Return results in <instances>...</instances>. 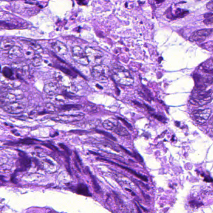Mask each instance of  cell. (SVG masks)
Instances as JSON below:
<instances>
[{
	"mask_svg": "<svg viewBox=\"0 0 213 213\" xmlns=\"http://www.w3.org/2000/svg\"><path fill=\"white\" fill-rule=\"evenodd\" d=\"M212 90L195 88L190 98V102L193 105L202 106L209 103L212 100Z\"/></svg>",
	"mask_w": 213,
	"mask_h": 213,
	"instance_id": "cell-1",
	"label": "cell"
},
{
	"mask_svg": "<svg viewBox=\"0 0 213 213\" xmlns=\"http://www.w3.org/2000/svg\"><path fill=\"white\" fill-rule=\"evenodd\" d=\"M112 78L120 84L130 86L133 82V80L129 72L122 67L117 69L112 74Z\"/></svg>",
	"mask_w": 213,
	"mask_h": 213,
	"instance_id": "cell-2",
	"label": "cell"
},
{
	"mask_svg": "<svg viewBox=\"0 0 213 213\" xmlns=\"http://www.w3.org/2000/svg\"><path fill=\"white\" fill-rule=\"evenodd\" d=\"M111 74L109 67L106 65H96L93 66L91 74L95 80L98 81H103L107 80Z\"/></svg>",
	"mask_w": 213,
	"mask_h": 213,
	"instance_id": "cell-3",
	"label": "cell"
},
{
	"mask_svg": "<svg viewBox=\"0 0 213 213\" xmlns=\"http://www.w3.org/2000/svg\"><path fill=\"white\" fill-rule=\"evenodd\" d=\"M85 51L89 63H91L93 66L102 64L103 57L102 52L88 46L86 47Z\"/></svg>",
	"mask_w": 213,
	"mask_h": 213,
	"instance_id": "cell-4",
	"label": "cell"
},
{
	"mask_svg": "<svg viewBox=\"0 0 213 213\" xmlns=\"http://www.w3.org/2000/svg\"><path fill=\"white\" fill-rule=\"evenodd\" d=\"M72 57L75 62L82 66H87L89 62L85 50L78 46H75L72 49Z\"/></svg>",
	"mask_w": 213,
	"mask_h": 213,
	"instance_id": "cell-5",
	"label": "cell"
},
{
	"mask_svg": "<svg viewBox=\"0 0 213 213\" xmlns=\"http://www.w3.org/2000/svg\"><path fill=\"white\" fill-rule=\"evenodd\" d=\"M210 109L198 110L192 112V116L195 121L199 125H203L206 122L211 114Z\"/></svg>",
	"mask_w": 213,
	"mask_h": 213,
	"instance_id": "cell-6",
	"label": "cell"
},
{
	"mask_svg": "<svg viewBox=\"0 0 213 213\" xmlns=\"http://www.w3.org/2000/svg\"><path fill=\"white\" fill-rule=\"evenodd\" d=\"M212 29H203L193 33L189 37L191 42H202L212 34Z\"/></svg>",
	"mask_w": 213,
	"mask_h": 213,
	"instance_id": "cell-7",
	"label": "cell"
},
{
	"mask_svg": "<svg viewBox=\"0 0 213 213\" xmlns=\"http://www.w3.org/2000/svg\"><path fill=\"white\" fill-rule=\"evenodd\" d=\"M19 159L18 163V171H26L31 167V161L30 157L23 151L18 150Z\"/></svg>",
	"mask_w": 213,
	"mask_h": 213,
	"instance_id": "cell-8",
	"label": "cell"
},
{
	"mask_svg": "<svg viewBox=\"0 0 213 213\" xmlns=\"http://www.w3.org/2000/svg\"><path fill=\"white\" fill-rule=\"evenodd\" d=\"M51 47L55 53L58 55H66L68 53V49L67 46L60 41H56L52 42Z\"/></svg>",
	"mask_w": 213,
	"mask_h": 213,
	"instance_id": "cell-9",
	"label": "cell"
},
{
	"mask_svg": "<svg viewBox=\"0 0 213 213\" xmlns=\"http://www.w3.org/2000/svg\"><path fill=\"white\" fill-rule=\"evenodd\" d=\"M112 131L116 134L120 136H127L129 135L127 130L119 124L116 125H115Z\"/></svg>",
	"mask_w": 213,
	"mask_h": 213,
	"instance_id": "cell-10",
	"label": "cell"
},
{
	"mask_svg": "<svg viewBox=\"0 0 213 213\" xmlns=\"http://www.w3.org/2000/svg\"><path fill=\"white\" fill-rule=\"evenodd\" d=\"M14 41L10 39H4L0 42V48L3 50H10L14 46Z\"/></svg>",
	"mask_w": 213,
	"mask_h": 213,
	"instance_id": "cell-11",
	"label": "cell"
},
{
	"mask_svg": "<svg viewBox=\"0 0 213 213\" xmlns=\"http://www.w3.org/2000/svg\"><path fill=\"white\" fill-rule=\"evenodd\" d=\"M104 160L107 161H109V162L111 163V164H116V165L124 169L125 170H127V171H128L129 172L131 173V174H133L134 175L136 176V177H138V178L140 179L143 180V181H145V182H147V181H148L147 177H145V176L142 175H140V174L137 173L135 171H134L133 170H131V169L127 167L123 166L120 165L119 164H116V163H113V162H112L110 161L107 160Z\"/></svg>",
	"mask_w": 213,
	"mask_h": 213,
	"instance_id": "cell-12",
	"label": "cell"
},
{
	"mask_svg": "<svg viewBox=\"0 0 213 213\" xmlns=\"http://www.w3.org/2000/svg\"><path fill=\"white\" fill-rule=\"evenodd\" d=\"M77 192L79 195H84L87 196H90L88 188L86 185L83 184H80L78 185L76 189Z\"/></svg>",
	"mask_w": 213,
	"mask_h": 213,
	"instance_id": "cell-13",
	"label": "cell"
},
{
	"mask_svg": "<svg viewBox=\"0 0 213 213\" xmlns=\"http://www.w3.org/2000/svg\"><path fill=\"white\" fill-rule=\"evenodd\" d=\"M9 54L11 56L16 57H21L24 55L20 47L14 46L9 50Z\"/></svg>",
	"mask_w": 213,
	"mask_h": 213,
	"instance_id": "cell-14",
	"label": "cell"
},
{
	"mask_svg": "<svg viewBox=\"0 0 213 213\" xmlns=\"http://www.w3.org/2000/svg\"><path fill=\"white\" fill-rule=\"evenodd\" d=\"M58 87L56 84L53 83H49L45 86L44 90L47 93H55Z\"/></svg>",
	"mask_w": 213,
	"mask_h": 213,
	"instance_id": "cell-15",
	"label": "cell"
},
{
	"mask_svg": "<svg viewBox=\"0 0 213 213\" xmlns=\"http://www.w3.org/2000/svg\"><path fill=\"white\" fill-rule=\"evenodd\" d=\"M31 62L33 66L35 67L39 66L42 63V57L39 54H35L32 58Z\"/></svg>",
	"mask_w": 213,
	"mask_h": 213,
	"instance_id": "cell-16",
	"label": "cell"
},
{
	"mask_svg": "<svg viewBox=\"0 0 213 213\" xmlns=\"http://www.w3.org/2000/svg\"><path fill=\"white\" fill-rule=\"evenodd\" d=\"M2 74L3 76L7 79H10L14 75V72L10 67H3L2 71Z\"/></svg>",
	"mask_w": 213,
	"mask_h": 213,
	"instance_id": "cell-17",
	"label": "cell"
},
{
	"mask_svg": "<svg viewBox=\"0 0 213 213\" xmlns=\"http://www.w3.org/2000/svg\"><path fill=\"white\" fill-rule=\"evenodd\" d=\"M82 106L80 105L77 104H69V105H63L61 107V109L64 111H70V110H80Z\"/></svg>",
	"mask_w": 213,
	"mask_h": 213,
	"instance_id": "cell-18",
	"label": "cell"
},
{
	"mask_svg": "<svg viewBox=\"0 0 213 213\" xmlns=\"http://www.w3.org/2000/svg\"><path fill=\"white\" fill-rule=\"evenodd\" d=\"M34 141H38L37 139L30 138H26L24 139H20L17 142L18 144H26V145H31L35 144Z\"/></svg>",
	"mask_w": 213,
	"mask_h": 213,
	"instance_id": "cell-19",
	"label": "cell"
},
{
	"mask_svg": "<svg viewBox=\"0 0 213 213\" xmlns=\"http://www.w3.org/2000/svg\"><path fill=\"white\" fill-rule=\"evenodd\" d=\"M205 20L203 22L206 25H211L213 23V14L212 13H209V14H206L204 16Z\"/></svg>",
	"mask_w": 213,
	"mask_h": 213,
	"instance_id": "cell-20",
	"label": "cell"
},
{
	"mask_svg": "<svg viewBox=\"0 0 213 213\" xmlns=\"http://www.w3.org/2000/svg\"><path fill=\"white\" fill-rule=\"evenodd\" d=\"M28 44L30 46V48L34 50L37 51L39 52H41L42 51V49L41 48V46L35 42H28Z\"/></svg>",
	"mask_w": 213,
	"mask_h": 213,
	"instance_id": "cell-21",
	"label": "cell"
},
{
	"mask_svg": "<svg viewBox=\"0 0 213 213\" xmlns=\"http://www.w3.org/2000/svg\"><path fill=\"white\" fill-rule=\"evenodd\" d=\"M114 125V124L109 120H105L102 123L103 127L106 130H109V131H112Z\"/></svg>",
	"mask_w": 213,
	"mask_h": 213,
	"instance_id": "cell-22",
	"label": "cell"
},
{
	"mask_svg": "<svg viewBox=\"0 0 213 213\" xmlns=\"http://www.w3.org/2000/svg\"><path fill=\"white\" fill-rule=\"evenodd\" d=\"M189 14V11L184 10L183 9H177L176 11V17H184Z\"/></svg>",
	"mask_w": 213,
	"mask_h": 213,
	"instance_id": "cell-23",
	"label": "cell"
},
{
	"mask_svg": "<svg viewBox=\"0 0 213 213\" xmlns=\"http://www.w3.org/2000/svg\"><path fill=\"white\" fill-rule=\"evenodd\" d=\"M96 132L98 133L104 135L105 137H107V138L112 139V140L115 141H117L116 139L113 136H112L111 134L109 133L108 132H105V131H100V130H96Z\"/></svg>",
	"mask_w": 213,
	"mask_h": 213,
	"instance_id": "cell-24",
	"label": "cell"
},
{
	"mask_svg": "<svg viewBox=\"0 0 213 213\" xmlns=\"http://www.w3.org/2000/svg\"><path fill=\"white\" fill-rule=\"evenodd\" d=\"M151 115L154 117L155 118L157 119L159 121L163 123H166V118H164L163 115H161L157 114H151Z\"/></svg>",
	"mask_w": 213,
	"mask_h": 213,
	"instance_id": "cell-25",
	"label": "cell"
},
{
	"mask_svg": "<svg viewBox=\"0 0 213 213\" xmlns=\"http://www.w3.org/2000/svg\"><path fill=\"white\" fill-rule=\"evenodd\" d=\"M118 119L121 121L123 123L124 125H125V126H126L128 128L130 129V130H132V126H131V124L129 123H128L127 121L125 120V119H124L123 118H119V117L118 118Z\"/></svg>",
	"mask_w": 213,
	"mask_h": 213,
	"instance_id": "cell-26",
	"label": "cell"
},
{
	"mask_svg": "<svg viewBox=\"0 0 213 213\" xmlns=\"http://www.w3.org/2000/svg\"><path fill=\"white\" fill-rule=\"evenodd\" d=\"M92 180L94 189H95L96 191H99L100 190V187L99 186V185L98 184V183H97L96 181L94 179V177H92Z\"/></svg>",
	"mask_w": 213,
	"mask_h": 213,
	"instance_id": "cell-27",
	"label": "cell"
},
{
	"mask_svg": "<svg viewBox=\"0 0 213 213\" xmlns=\"http://www.w3.org/2000/svg\"><path fill=\"white\" fill-rule=\"evenodd\" d=\"M43 146L46 147L52 150H55V151H58V149L56 147L52 145L51 144H42Z\"/></svg>",
	"mask_w": 213,
	"mask_h": 213,
	"instance_id": "cell-28",
	"label": "cell"
},
{
	"mask_svg": "<svg viewBox=\"0 0 213 213\" xmlns=\"http://www.w3.org/2000/svg\"><path fill=\"white\" fill-rule=\"evenodd\" d=\"M207 7L208 9L212 11L213 10V1H211L207 5Z\"/></svg>",
	"mask_w": 213,
	"mask_h": 213,
	"instance_id": "cell-29",
	"label": "cell"
},
{
	"mask_svg": "<svg viewBox=\"0 0 213 213\" xmlns=\"http://www.w3.org/2000/svg\"><path fill=\"white\" fill-rule=\"evenodd\" d=\"M58 145L59 146H60V147H61V148L63 149V150H64L65 151H67V152H69V149H68V148H67V147L66 146V145H64V144H59Z\"/></svg>",
	"mask_w": 213,
	"mask_h": 213,
	"instance_id": "cell-30",
	"label": "cell"
},
{
	"mask_svg": "<svg viewBox=\"0 0 213 213\" xmlns=\"http://www.w3.org/2000/svg\"><path fill=\"white\" fill-rule=\"evenodd\" d=\"M45 114H46V112H40V113H39L38 114L39 115H42Z\"/></svg>",
	"mask_w": 213,
	"mask_h": 213,
	"instance_id": "cell-31",
	"label": "cell"
},
{
	"mask_svg": "<svg viewBox=\"0 0 213 213\" xmlns=\"http://www.w3.org/2000/svg\"><path fill=\"white\" fill-rule=\"evenodd\" d=\"M3 177H3V176L1 175H0V180H3Z\"/></svg>",
	"mask_w": 213,
	"mask_h": 213,
	"instance_id": "cell-32",
	"label": "cell"
},
{
	"mask_svg": "<svg viewBox=\"0 0 213 213\" xmlns=\"http://www.w3.org/2000/svg\"><path fill=\"white\" fill-rule=\"evenodd\" d=\"M48 213H55V212H54L52 211H50Z\"/></svg>",
	"mask_w": 213,
	"mask_h": 213,
	"instance_id": "cell-33",
	"label": "cell"
},
{
	"mask_svg": "<svg viewBox=\"0 0 213 213\" xmlns=\"http://www.w3.org/2000/svg\"><path fill=\"white\" fill-rule=\"evenodd\" d=\"M0 71H1V66H0Z\"/></svg>",
	"mask_w": 213,
	"mask_h": 213,
	"instance_id": "cell-34",
	"label": "cell"
}]
</instances>
